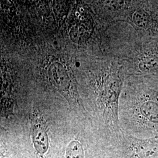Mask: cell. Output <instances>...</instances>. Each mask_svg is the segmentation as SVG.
I'll return each instance as SVG.
<instances>
[{
    "instance_id": "7a4b0ae2",
    "label": "cell",
    "mask_w": 158,
    "mask_h": 158,
    "mask_svg": "<svg viewBox=\"0 0 158 158\" xmlns=\"http://www.w3.org/2000/svg\"><path fill=\"white\" fill-rule=\"evenodd\" d=\"M134 64L139 74L146 76L158 73V40L143 44L136 52Z\"/></svg>"
},
{
    "instance_id": "6da1fadb",
    "label": "cell",
    "mask_w": 158,
    "mask_h": 158,
    "mask_svg": "<svg viewBox=\"0 0 158 158\" xmlns=\"http://www.w3.org/2000/svg\"><path fill=\"white\" fill-rule=\"evenodd\" d=\"M51 83L64 96L70 105L81 107L76 85L69 69L64 64L55 62L49 68Z\"/></svg>"
},
{
    "instance_id": "3957f363",
    "label": "cell",
    "mask_w": 158,
    "mask_h": 158,
    "mask_svg": "<svg viewBox=\"0 0 158 158\" xmlns=\"http://www.w3.org/2000/svg\"><path fill=\"white\" fill-rule=\"evenodd\" d=\"M31 133L34 147L40 154H44L49 148V139L45 121L39 111L34 110L31 117Z\"/></svg>"
},
{
    "instance_id": "277c9868",
    "label": "cell",
    "mask_w": 158,
    "mask_h": 158,
    "mask_svg": "<svg viewBox=\"0 0 158 158\" xmlns=\"http://www.w3.org/2000/svg\"><path fill=\"white\" fill-rule=\"evenodd\" d=\"M149 2H143V6L132 14V20L138 28L153 34H158V11L148 8Z\"/></svg>"
},
{
    "instance_id": "5b68a950",
    "label": "cell",
    "mask_w": 158,
    "mask_h": 158,
    "mask_svg": "<svg viewBox=\"0 0 158 158\" xmlns=\"http://www.w3.org/2000/svg\"><path fill=\"white\" fill-rule=\"evenodd\" d=\"M134 158H158V139H138L131 146Z\"/></svg>"
},
{
    "instance_id": "8992f818",
    "label": "cell",
    "mask_w": 158,
    "mask_h": 158,
    "mask_svg": "<svg viewBox=\"0 0 158 158\" xmlns=\"http://www.w3.org/2000/svg\"><path fill=\"white\" fill-rule=\"evenodd\" d=\"M66 158H84V151L83 147L79 141H72L69 145L66 153Z\"/></svg>"
}]
</instances>
